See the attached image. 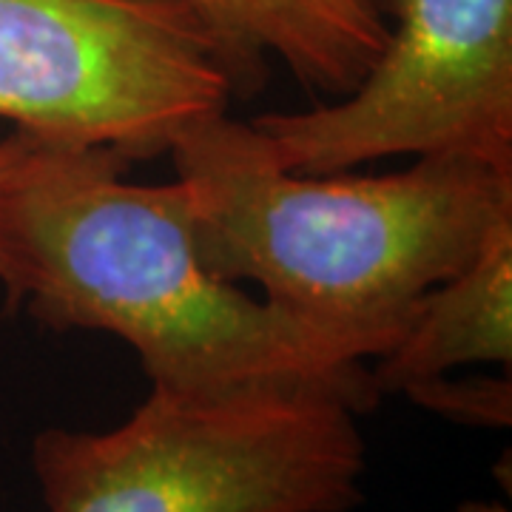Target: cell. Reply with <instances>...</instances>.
Returning a JSON list of instances; mask_svg holds the SVG:
<instances>
[{
	"mask_svg": "<svg viewBox=\"0 0 512 512\" xmlns=\"http://www.w3.org/2000/svg\"><path fill=\"white\" fill-rule=\"evenodd\" d=\"M126 168L111 148L23 134L0 177L9 308L23 305L46 328L123 339L160 387L319 382L365 416L379 404L370 342L217 279L197 254L183 185L128 183Z\"/></svg>",
	"mask_w": 512,
	"mask_h": 512,
	"instance_id": "cell-1",
	"label": "cell"
},
{
	"mask_svg": "<svg viewBox=\"0 0 512 512\" xmlns=\"http://www.w3.org/2000/svg\"><path fill=\"white\" fill-rule=\"evenodd\" d=\"M168 154L211 274L251 279L288 313L370 342L376 359L427 293L512 225V171L467 157H416L382 177L293 174L251 120L228 114L188 128Z\"/></svg>",
	"mask_w": 512,
	"mask_h": 512,
	"instance_id": "cell-2",
	"label": "cell"
},
{
	"mask_svg": "<svg viewBox=\"0 0 512 512\" xmlns=\"http://www.w3.org/2000/svg\"><path fill=\"white\" fill-rule=\"evenodd\" d=\"M362 407L319 382L151 384L111 430L46 427V512H350L365 501Z\"/></svg>",
	"mask_w": 512,
	"mask_h": 512,
	"instance_id": "cell-3",
	"label": "cell"
},
{
	"mask_svg": "<svg viewBox=\"0 0 512 512\" xmlns=\"http://www.w3.org/2000/svg\"><path fill=\"white\" fill-rule=\"evenodd\" d=\"M262 83L191 0H0V120L128 163Z\"/></svg>",
	"mask_w": 512,
	"mask_h": 512,
	"instance_id": "cell-4",
	"label": "cell"
},
{
	"mask_svg": "<svg viewBox=\"0 0 512 512\" xmlns=\"http://www.w3.org/2000/svg\"><path fill=\"white\" fill-rule=\"evenodd\" d=\"M387 43L339 103L251 120L293 174L384 157H467L512 171V0H373Z\"/></svg>",
	"mask_w": 512,
	"mask_h": 512,
	"instance_id": "cell-5",
	"label": "cell"
},
{
	"mask_svg": "<svg viewBox=\"0 0 512 512\" xmlns=\"http://www.w3.org/2000/svg\"><path fill=\"white\" fill-rule=\"evenodd\" d=\"M237 60L265 83L279 57L311 92L345 97L387 43L373 0H191Z\"/></svg>",
	"mask_w": 512,
	"mask_h": 512,
	"instance_id": "cell-6",
	"label": "cell"
},
{
	"mask_svg": "<svg viewBox=\"0 0 512 512\" xmlns=\"http://www.w3.org/2000/svg\"><path fill=\"white\" fill-rule=\"evenodd\" d=\"M512 367V225L453 279L421 299L399 342L370 365L379 393L444 376L464 365Z\"/></svg>",
	"mask_w": 512,
	"mask_h": 512,
	"instance_id": "cell-7",
	"label": "cell"
},
{
	"mask_svg": "<svg viewBox=\"0 0 512 512\" xmlns=\"http://www.w3.org/2000/svg\"><path fill=\"white\" fill-rule=\"evenodd\" d=\"M410 402L424 410H433L444 419L478 427H507L512 421V384L510 373L501 376H467L450 379L433 376L407 384L402 390Z\"/></svg>",
	"mask_w": 512,
	"mask_h": 512,
	"instance_id": "cell-8",
	"label": "cell"
},
{
	"mask_svg": "<svg viewBox=\"0 0 512 512\" xmlns=\"http://www.w3.org/2000/svg\"><path fill=\"white\" fill-rule=\"evenodd\" d=\"M20 148H23V134H20V131H12L9 137L0 140V177L6 174V168H9L12 160L18 157Z\"/></svg>",
	"mask_w": 512,
	"mask_h": 512,
	"instance_id": "cell-9",
	"label": "cell"
}]
</instances>
